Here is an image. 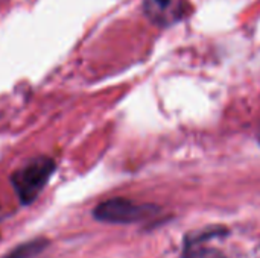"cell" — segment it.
I'll list each match as a JSON object with an SVG mask.
<instances>
[{
    "mask_svg": "<svg viewBox=\"0 0 260 258\" xmlns=\"http://www.w3.org/2000/svg\"><path fill=\"white\" fill-rule=\"evenodd\" d=\"M55 169L56 164L52 158L40 155L24 163L11 175V184L23 205H29L38 198L55 173Z\"/></svg>",
    "mask_w": 260,
    "mask_h": 258,
    "instance_id": "obj_1",
    "label": "cell"
},
{
    "mask_svg": "<svg viewBox=\"0 0 260 258\" xmlns=\"http://www.w3.org/2000/svg\"><path fill=\"white\" fill-rule=\"evenodd\" d=\"M149 211V207L136 205L126 199H110L94 208V217L102 222L131 224L148 216Z\"/></svg>",
    "mask_w": 260,
    "mask_h": 258,
    "instance_id": "obj_2",
    "label": "cell"
},
{
    "mask_svg": "<svg viewBox=\"0 0 260 258\" xmlns=\"http://www.w3.org/2000/svg\"><path fill=\"white\" fill-rule=\"evenodd\" d=\"M143 9L152 23L171 26L186 15L187 5L186 0H145Z\"/></svg>",
    "mask_w": 260,
    "mask_h": 258,
    "instance_id": "obj_3",
    "label": "cell"
},
{
    "mask_svg": "<svg viewBox=\"0 0 260 258\" xmlns=\"http://www.w3.org/2000/svg\"><path fill=\"white\" fill-rule=\"evenodd\" d=\"M189 258H225V257H222L219 252H216V251H210V249H203V251H195L192 255Z\"/></svg>",
    "mask_w": 260,
    "mask_h": 258,
    "instance_id": "obj_4",
    "label": "cell"
}]
</instances>
